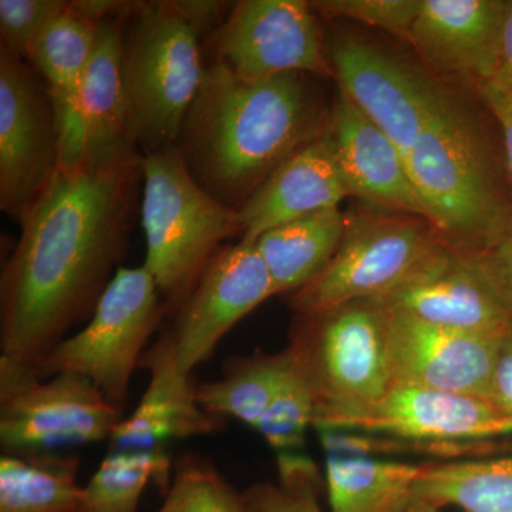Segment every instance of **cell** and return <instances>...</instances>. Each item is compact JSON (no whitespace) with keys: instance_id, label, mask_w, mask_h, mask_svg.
<instances>
[{"instance_id":"6da1fadb","label":"cell","mask_w":512,"mask_h":512,"mask_svg":"<svg viewBox=\"0 0 512 512\" xmlns=\"http://www.w3.org/2000/svg\"><path fill=\"white\" fill-rule=\"evenodd\" d=\"M141 160L59 167L20 221L0 278L3 375H37L66 333L92 318L127 252Z\"/></svg>"},{"instance_id":"7a4b0ae2","label":"cell","mask_w":512,"mask_h":512,"mask_svg":"<svg viewBox=\"0 0 512 512\" xmlns=\"http://www.w3.org/2000/svg\"><path fill=\"white\" fill-rule=\"evenodd\" d=\"M328 127L308 74L242 80L214 62L205 66L178 148L202 190L239 211L279 167Z\"/></svg>"},{"instance_id":"3957f363","label":"cell","mask_w":512,"mask_h":512,"mask_svg":"<svg viewBox=\"0 0 512 512\" xmlns=\"http://www.w3.org/2000/svg\"><path fill=\"white\" fill-rule=\"evenodd\" d=\"M141 222L144 268L167 311H177L227 239L242 235L238 211L225 207L192 178L180 148L143 154Z\"/></svg>"},{"instance_id":"277c9868","label":"cell","mask_w":512,"mask_h":512,"mask_svg":"<svg viewBox=\"0 0 512 512\" xmlns=\"http://www.w3.org/2000/svg\"><path fill=\"white\" fill-rule=\"evenodd\" d=\"M431 227L451 251H476L510 220L473 121L448 101L406 154Z\"/></svg>"},{"instance_id":"5b68a950","label":"cell","mask_w":512,"mask_h":512,"mask_svg":"<svg viewBox=\"0 0 512 512\" xmlns=\"http://www.w3.org/2000/svg\"><path fill=\"white\" fill-rule=\"evenodd\" d=\"M315 400V429L332 431L392 387L384 312L375 299L296 315L288 346Z\"/></svg>"},{"instance_id":"8992f818","label":"cell","mask_w":512,"mask_h":512,"mask_svg":"<svg viewBox=\"0 0 512 512\" xmlns=\"http://www.w3.org/2000/svg\"><path fill=\"white\" fill-rule=\"evenodd\" d=\"M124 35L123 76L130 131L141 154L178 146L204 77L200 32L178 2H137Z\"/></svg>"},{"instance_id":"52a82bcc","label":"cell","mask_w":512,"mask_h":512,"mask_svg":"<svg viewBox=\"0 0 512 512\" xmlns=\"http://www.w3.org/2000/svg\"><path fill=\"white\" fill-rule=\"evenodd\" d=\"M167 306L144 268H120L107 286L92 318L80 332L56 346L37 375L59 373L87 377L111 403L123 410L131 377L140 367L148 339Z\"/></svg>"},{"instance_id":"ba28073f","label":"cell","mask_w":512,"mask_h":512,"mask_svg":"<svg viewBox=\"0 0 512 512\" xmlns=\"http://www.w3.org/2000/svg\"><path fill=\"white\" fill-rule=\"evenodd\" d=\"M430 222L412 215L348 222L329 265L289 296L296 315L386 295L426 269L446 249Z\"/></svg>"},{"instance_id":"9c48e42d","label":"cell","mask_w":512,"mask_h":512,"mask_svg":"<svg viewBox=\"0 0 512 512\" xmlns=\"http://www.w3.org/2000/svg\"><path fill=\"white\" fill-rule=\"evenodd\" d=\"M0 375L3 454L45 456L110 440L123 420L87 377L77 373Z\"/></svg>"},{"instance_id":"30bf717a","label":"cell","mask_w":512,"mask_h":512,"mask_svg":"<svg viewBox=\"0 0 512 512\" xmlns=\"http://www.w3.org/2000/svg\"><path fill=\"white\" fill-rule=\"evenodd\" d=\"M60 167V133L46 83L0 47V208L20 224Z\"/></svg>"},{"instance_id":"8fae6325","label":"cell","mask_w":512,"mask_h":512,"mask_svg":"<svg viewBox=\"0 0 512 512\" xmlns=\"http://www.w3.org/2000/svg\"><path fill=\"white\" fill-rule=\"evenodd\" d=\"M315 9L303 0H242L215 32L214 62L242 80L285 73L335 77Z\"/></svg>"},{"instance_id":"7c38bea8","label":"cell","mask_w":512,"mask_h":512,"mask_svg":"<svg viewBox=\"0 0 512 512\" xmlns=\"http://www.w3.org/2000/svg\"><path fill=\"white\" fill-rule=\"evenodd\" d=\"M330 63L339 92L392 138L404 156L450 101L426 73L359 37L336 39Z\"/></svg>"},{"instance_id":"4fadbf2b","label":"cell","mask_w":512,"mask_h":512,"mask_svg":"<svg viewBox=\"0 0 512 512\" xmlns=\"http://www.w3.org/2000/svg\"><path fill=\"white\" fill-rule=\"evenodd\" d=\"M271 296L274 285L255 241L222 248L167 328L181 372L191 376L229 330Z\"/></svg>"},{"instance_id":"5bb4252c","label":"cell","mask_w":512,"mask_h":512,"mask_svg":"<svg viewBox=\"0 0 512 512\" xmlns=\"http://www.w3.org/2000/svg\"><path fill=\"white\" fill-rule=\"evenodd\" d=\"M332 431L390 437L416 446H458L510 436L512 417L468 394L392 386L372 409Z\"/></svg>"},{"instance_id":"9a60e30c","label":"cell","mask_w":512,"mask_h":512,"mask_svg":"<svg viewBox=\"0 0 512 512\" xmlns=\"http://www.w3.org/2000/svg\"><path fill=\"white\" fill-rule=\"evenodd\" d=\"M382 309L392 386L463 393L487 402L501 335L457 332Z\"/></svg>"},{"instance_id":"2e32d148","label":"cell","mask_w":512,"mask_h":512,"mask_svg":"<svg viewBox=\"0 0 512 512\" xmlns=\"http://www.w3.org/2000/svg\"><path fill=\"white\" fill-rule=\"evenodd\" d=\"M505 8V0H421L407 42L431 69L483 86L497 67Z\"/></svg>"},{"instance_id":"e0dca14e","label":"cell","mask_w":512,"mask_h":512,"mask_svg":"<svg viewBox=\"0 0 512 512\" xmlns=\"http://www.w3.org/2000/svg\"><path fill=\"white\" fill-rule=\"evenodd\" d=\"M140 367L150 372V383L136 410L114 430L111 450H165L170 441L207 436L221 429V419L205 412L198 403L191 376L181 372L167 329L144 353Z\"/></svg>"},{"instance_id":"ac0fdd59","label":"cell","mask_w":512,"mask_h":512,"mask_svg":"<svg viewBox=\"0 0 512 512\" xmlns=\"http://www.w3.org/2000/svg\"><path fill=\"white\" fill-rule=\"evenodd\" d=\"M329 131L350 195L429 222L403 151L340 92Z\"/></svg>"},{"instance_id":"d6986e66","label":"cell","mask_w":512,"mask_h":512,"mask_svg":"<svg viewBox=\"0 0 512 512\" xmlns=\"http://www.w3.org/2000/svg\"><path fill=\"white\" fill-rule=\"evenodd\" d=\"M375 301L429 325L473 335L500 336L512 325L503 306L448 248L406 284Z\"/></svg>"},{"instance_id":"ffe728a7","label":"cell","mask_w":512,"mask_h":512,"mask_svg":"<svg viewBox=\"0 0 512 512\" xmlns=\"http://www.w3.org/2000/svg\"><path fill=\"white\" fill-rule=\"evenodd\" d=\"M349 195L328 127L279 167L238 211L241 239L255 241L286 222L339 208Z\"/></svg>"},{"instance_id":"44dd1931","label":"cell","mask_w":512,"mask_h":512,"mask_svg":"<svg viewBox=\"0 0 512 512\" xmlns=\"http://www.w3.org/2000/svg\"><path fill=\"white\" fill-rule=\"evenodd\" d=\"M99 23L84 18L72 5L53 19L30 47L26 60L45 79L55 104L60 133V167H76L83 160L80 96L92 62Z\"/></svg>"},{"instance_id":"7402d4cb","label":"cell","mask_w":512,"mask_h":512,"mask_svg":"<svg viewBox=\"0 0 512 512\" xmlns=\"http://www.w3.org/2000/svg\"><path fill=\"white\" fill-rule=\"evenodd\" d=\"M126 16L101 23L92 62L80 96L84 163H116L143 156L133 140L128 120L123 55Z\"/></svg>"},{"instance_id":"603a6c76","label":"cell","mask_w":512,"mask_h":512,"mask_svg":"<svg viewBox=\"0 0 512 512\" xmlns=\"http://www.w3.org/2000/svg\"><path fill=\"white\" fill-rule=\"evenodd\" d=\"M339 208L315 212L264 232L255 239L274 295L301 291L329 265L348 228Z\"/></svg>"},{"instance_id":"cb8c5ba5","label":"cell","mask_w":512,"mask_h":512,"mask_svg":"<svg viewBox=\"0 0 512 512\" xmlns=\"http://www.w3.org/2000/svg\"><path fill=\"white\" fill-rule=\"evenodd\" d=\"M423 466L365 457L326 458L330 512H399L413 497Z\"/></svg>"},{"instance_id":"d4e9b609","label":"cell","mask_w":512,"mask_h":512,"mask_svg":"<svg viewBox=\"0 0 512 512\" xmlns=\"http://www.w3.org/2000/svg\"><path fill=\"white\" fill-rule=\"evenodd\" d=\"M413 495L439 510L512 512V456L424 464Z\"/></svg>"},{"instance_id":"484cf974","label":"cell","mask_w":512,"mask_h":512,"mask_svg":"<svg viewBox=\"0 0 512 512\" xmlns=\"http://www.w3.org/2000/svg\"><path fill=\"white\" fill-rule=\"evenodd\" d=\"M77 460L45 456L0 457V512H79L83 487Z\"/></svg>"},{"instance_id":"4316f807","label":"cell","mask_w":512,"mask_h":512,"mask_svg":"<svg viewBox=\"0 0 512 512\" xmlns=\"http://www.w3.org/2000/svg\"><path fill=\"white\" fill-rule=\"evenodd\" d=\"M288 348L272 355L245 357L232 363L221 379L197 386V399L211 416L232 417L256 426L291 366Z\"/></svg>"},{"instance_id":"83f0119b","label":"cell","mask_w":512,"mask_h":512,"mask_svg":"<svg viewBox=\"0 0 512 512\" xmlns=\"http://www.w3.org/2000/svg\"><path fill=\"white\" fill-rule=\"evenodd\" d=\"M170 474L165 450L113 451L84 485L79 512H137L148 483L167 491Z\"/></svg>"},{"instance_id":"f1b7e54d","label":"cell","mask_w":512,"mask_h":512,"mask_svg":"<svg viewBox=\"0 0 512 512\" xmlns=\"http://www.w3.org/2000/svg\"><path fill=\"white\" fill-rule=\"evenodd\" d=\"M315 414L311 389L292 359L254 430L278 453H292L305 444L306 433L315 426Z\"/></svg>"},{"instance_id":"f546056e","label":"cell","mask_w":512,"mask_h":512,"mask_svg":"<svg viewBox=\"0 0 512 512\" xmlns=\"http://www.w3.org/2000/svg\"><path fill=\"white\" fill-rule=\"evenodd\" d=\"M157 512H251L238 494L200 457L184 456L177 463L173 481Z\"/></svg>"},{"instance_id":"4dcf8cb0","label":"cell","mask_w":512,"mask_h":512,"mask_svg":"<svg viewBox=\"0 0 512 512\" xmlns=\"http://www.w3.org/2000/svg\"><path fill=\"white\" fill-rule=\"evenodd\" d=\"M278 483L256 484L242 497L251 512H322L318 467L309 458L279 453Z\"/></svg>"},{"instance_id":"1f68e13d","label":"cell","mask_w":512,"mask_h":512,"mask_svg":"<svg viewBox=\"0 0 512 512\" xmlns=\"http://www.w3.org/2000/svg\"><path fill=\"white\" fill-rule=\"evenodd\" d=\"M451 252L512 319V215L504 228L483 248Z\"/></svg>"},{"instance_id":"d6a6232c","label":"cell","mask_w":512,"mask_h":512,"mask_svg":"<svg viewBox=\"0 0 512 512\" xmlns=\"http://www.w3.org/2000/svg\"><path fill=\"white\" fill-rule=\"evenodd\" d=\"M67 6L64 0H0V47L26 59L40 33Z\"/></svg>"},{"instance_id":"836d02e7","label":"cell","mask_w":512,"mask_h":512,"mask_svg":"<svg viewBox=\"0 0 512 512\" xmlns=\"http://www.w3.org/2000/svg\"><path fill=\"white\" fill-rule=\"evenodd\" d=\"M311 5L330 18L356 20L407 40L421 0H320Z\"/></svg>"},{"instance_id":"e575fe53","label":"cell","mask_w":512,"mask_h":512,"mask_svg":"<svg viewBox=\"0 0 512 512\" xmlns=\"http://www.w3.org/2000/svg\"><path fill=\"white\" fill-rule=\"evenodd\" d=\"M487 402L498 412L512 417V325L498 342Z\"/></svg>"},{"instance_id":"d590c367","label":"cell","mask_w":512,"mask_h":512,"mask_svg":"<svg viewBox=\"0 0 512 512\" xmlns=\"http://www.w3.org/2000/svg\"><path fill=\"white\" fill-rule=\"evenodd\" d=\"M480 92L500 124L504 138L505 158H507V167L512 181V97L490 83L480 86Z\"/></svg>"},{"instance_id":"8d00e7d4","label":"cell","mask_w":512,"mask_h":512,"mask_svg":"<svg viewBox=\"0 0 512 512\" xmlns=\"http://www.w3.org/2000/svg\"><path fill=\"white\" fill-rule=\"evenodd\" d=\"M488 83L512 97V0H508L507 8H505L500 56H498L494 77Z\"/></svg>"},{"instance_id":"74e56055","label":"cell","mask_w":512,"mask_h":512,"mask_svg":"<svg viewBox=\"0 0 512 512\" xmlns=\"http://www.w3.org/2000/svg\"><path fill=\"white\" fill-rule=\"evenodd\" d=\"M227 5L225 2H178V6L200 35L202 30L211 28L221 19Z\"/></svg>"},{"instance_id":"f35d334b","label":"cell","mask_w":512,"mask_h":512,"mask_svg":"<svg viewBox=\"0 0 512 512\" xmlns=\"http://www.w3.org/2000/svg\"><path fill=\"white\" fill-rule=\"evenodd\" d=\"M399 512H441L439 508L433 507V505L424 503L417 497L410 498L406 504L403 505L402 510Z\"/></svg>"}]
</instances>
